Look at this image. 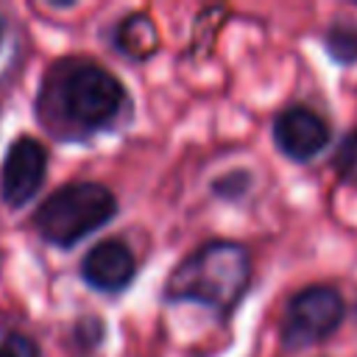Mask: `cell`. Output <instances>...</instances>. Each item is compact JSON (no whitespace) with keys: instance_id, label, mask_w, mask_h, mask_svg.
I'll list each match as a JSON object with an SVG mask.
<instances>
[{"instance_id":"obj_1","label":"cell","mask_w":357,"mask_h":357,"mask_svg":"<svg viewBox=\"0 0 357 357\" xmlns=\"http://www.w3.org/2000/svg\"><path fill=\"white\" fill-rule=\"evenodd\" d=\"M126 86L106 67L70 59L59 61L42 89V120L67 134H95L109 128L126 109Z\"/></svg>"},{"instance_id":"obj_2","label":"cell","mask_w":357,"mask_h":357,"mask_svg":"<svg viewBox=\"0 0 357 357\" xmlns=\"http://www.w3.org/2000/svg\"><path fill=\"white\" fill-rule=\"evenodd\" d=\"M251 279V259L240 243L209 240L190 251L167 276V301H195L215 310L220 318L229 315L243 298Z\"/></svg>"},{"instance_id":"obj_3","label":"cell","mask_w":357,"mask_h":357,"mask_svg":"<svg viewBox=\"0 0 357 357\" xmlns=\"http://www.w3.org/2000/svg\"><path fill=\"white\" fill-rule=\"evenodd\" d=\"M117 215V198L98 181H73L47 195L33 212V229L42 240L70 248L86 234L98 231Z\"/></svg>"},{"instance_id":"obj_4","label":"cell","mask_w":357,"mask_h":357,"mask_svg":"<svg viewBox=\"0 0 357 357\" xmlns=\"http://www.w3.org/2000/svg\"><path fill=\"white\" fill-rule=\"evenodd\" d=\"M346 301L335 287L312 284L290 296L284 315H282V343L287 349H307L312 343L326 340L343 321Z\"/></svg>"},{"instance_id":"obj_5","label":"cell","mask_w":357,"mask_h":357,"mask_svg":"<svg viewBox=\"0 0 357 357\" xmlns=\"http://www.w3.org/2000/svg\"><path fill=\"white\" fill-rule=\"evenodd\" d=\"M47 170V151L42 142L33 137H20L11 142L3 159V173H0V195L8 206H22L28 204L36 190L42 187Z\"/></svg>"},{"instance_id":"obj_6","label":"cell","mask_w":357,"mask_h":357,"mask_svg":"<svg viewBox=\"0 0 357 357\" xmlns=\"http://www.w3.org/2000/svg\"><path fill=\"white\" fill-rule=\"evenodd\" d=\"M273 142L290 162H310L329 145V126L318 112L296 103L276 114Z\"/></svg>"},{"instance_id":"obj_7","label":"cell","mask_w":357,"mask_h":357,"mask_svg":"<svg viewBox=\"0 0 357 357\" xmlns=\"http://www.w3.org/2000/svg\"><path fill=\"white\" fill-rule=\"evenodd\" d=\"M137 262L123 240H100L92 245L81 262V276L89 287L100 293H120L131 284Z\"/></svg>"},{"instance_id":"obj_8","label":"cell","mask_w":357,"mask_h":357,"mask_svg":"<svg viewBox=\"0 0 357 357\" xmlns=\"http://www.w3.org/2000/svg\"><path fill=\"white\" fill-rule=\"evenodd\" d=\"M114 45L131 56V59H148L159 47V33L145 14H128L117 31H114Z\"/></svg>"},{"instance_id":"obj_9","label":"cell","mask_w":357,"mask_h":357,"mask_svg":"<svg viewBox=\"0 0 357 357\" xmlns=\"http://www.w3.org/2000/svg\"><path fill=\"white\" fill-rule=\"evenodd\" d=\"M326 53L329 59H335L337 64H354L357 61V25L349 20H337L329 25L326 36H324Z\"/></svg>"},{"instance_id":"obj_10","label":"cell","mask_w":357,"mask_h":357,"mask_svg":"<svg viewBox=\"0 0 357 357\" xmlns=\"http://www.w3.org/2000/svg\"><path fill=\"white\" fill-rule=\"evenodd\" d=\"M332 165L337 167L343 181H357V131H349V137L340 142Z\"/></svg>"},{"instance_id":"obj_11","label":"cell","mask_w":357,"mask_h":357,"mask_svg":"<svg viewBox=\"0 0 357 357\" xmlns=\"http://www.w3.org/2000/svg\"><path fill=\"white\" fill-rule=\"evenodd\" d=\"M251 184V176L245 170H231L226 176H220L215 184H212V192L215 195H223V198H240Z\"/></svg>"},{"instance_id":"obj_12","label":"cell","mask_w":357,"mask_h":357,"mask_svg":"<svg viewBox=\"0 0 357 357\" xmlns=\"http://www.w3.org/2000/svg\"><path fill=\"white\" fill-rule=\"evenodd\" d=\"M0 357H39V346L20 332H11L0 340Z\"/></svg>"}]
</instances>
